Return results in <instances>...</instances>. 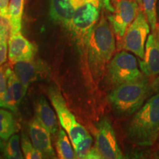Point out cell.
<instances>
[{"label": "cell", "instance_id": "obj_1", "mask_svg": "<svg viewBox=\"0 0 159 159\" xmlns=\"http://www.w3.org/2000/svg\"><path fill=\"white\" fill-rule=\"evenodd\" d=\"M87 49L89 69L94 80L98 81L116 50L114 32L104 13L93 29Z\"/></svg>", "mask_w": 159, "mask_h": 159}, {"label": "cell", "instance_id": "obj_2", "mask_svg": "<svg viewBox=\"0 0 159 159\" xmlns=\"http://www.w3.org/2000/svg\"><path fill=\"white\" fill-rule=\"evenodd\" d=\"M129 142L139 147H150L159 138V92L136 111L126 126Z\"/></svg>", "mask_w": 159, "mask_h": 159}, {"label": "cell", "instance_id": "obj_3", "mask_svg": "<svg viewBox=\"0 0 159 159\" xmlns=\"http://www.w3.org/2000/svg\"><path fill=\"white\" fill-rule=\"evenodd\" d=\"M151 93L150 83L148 77L144 76L115 87L108 94V99L117 116L127 117L136 113Z\"/></svg>", "mask_w": 159, "mask_h": 159}, {"label": "cell", "instance_id": "obj_4", "mask_svg": "<svg viewBox=\"0 0 159 159\" xmlns=\"http://www.w3.org/2000/svg\"><path fill=\"white\" fill-rule=\"evenodd\" d=\"M102 6V0H92L83 3L75 11L67 29L80 45H88Z\"/></svg>", "mask_w": 159, "mask_h": 159}, {"label": "cell", "instance_id": "obj_5", "mask_svg": "<svg viewBox=\"0 0 159 159\" xmlns=\"http://www.w3.org/2000/svg\"><path fill=\"white\" fill-rule=\"evenodd\" d=\"M48 94L52 104L57 112L61 127L69 134L74 148L78 145L89 135L88 131L83 125L77 122L75 115L71 112L66 104L61 91L55 85L51 86L48 91Z\"/></svg>", "mask_w": 159, "mask_h": 159}, {"label": "cell", "instance_id": "obj_6", "mask_svg": "<svg viewBox=\"0 0 159 159\" xmlns=\"http://www.w3.org/2000/svg\"><path fill=\"white\" fill-rule=\"evenodd\" d=\"M107 75L114 87L144 77L139 69L136 58L128 51H121L111 58L107 66Z\"/></svg>", "mask_w": 159, "mask_h": 159}, {"label": "cell", "instance_id": "obj_7", "mask_svg": "<svg viewBox=\"0 0 159 159\" xmlns=\"http://www.w3.org/2000/svg\"><path fill=\"white\" fill-rule=\"evenodd\" d=\"M150 30V25L148 20L142 10L140 9L136 19L125 32L120 43V47L136 55L139 59H143Z\"/></svg>", "mask_w": 159, "mask_h": 159}, {"label": "cell", "instance_id": "obj_8", "mask_svg": "<svg viewBox=\"0 0 159 159\" xmlns=\"http://www.w3.org/2000/svg\"><path fill=\"white\" fill-rule=\"evenodd\" d=\"M140 9V5L136 0H114L113 11L108 19L114 34L119 39H122L124 36Z\"/></svg>", "mask_w": 159, "mask_h": 159}, {"label": "cell", "instance_id": "obj_9", "mask_svg": "<svg viewBox=\"0 0 159 159\" xmlns=\"http://www.w3.org/2000/svg\"><path fill=\"white\" fill-rule=\"evenodd\" d=\"M95 146L102 158H123V154L119 148L114 128L107 118L102 119L97 125Z\"/></svg>", "mask_w": 159, "mask_h": 159}, {"label": "cell", "instance_id": "obj_10", "mask_svg": "<svg viewBox=\"0 0 159 159\" xmlns=\"http://www.w3.org/2000/svg\"><path fill=\"white\" fill-rule=\"evenodd\" d=\"M139 66L148 78H156L159 75V41L156 33L149 35L145 46L144 57L139 59Z\"/></svg>", "mask_w": 159, "mask_h": 159}, {"label": "cell", "instance_id": "obj_11", "mask_svg": "<svg viewBox=\"0 0 159 159\" xmlns=\"http://www.w3.org/2000/svg\"><path fill=\"white\" fill-rule=\"evenodd\" d=\"M29 134L35 148L44 158H55V153L52 146L50 133L36 118L30 122Z\"/></svg>", "mask_w": 159, "mask_h": 159}, {"label": "cell", "instance_id": "obj_12", "mask_svg": "<svg viewBox=\"0 0 159 159\" xmlns=\"http://www.w3.org/2000/svg\"><path fill=\"white\" fill-rule=\"evenodd\" d=\"M36 52L33 43L20 33L11 34L8 39V57L12 63L30 61Z\"/></svg>", "mask_w": 159, "mask_h": 159}, {"label": "cell", "instance_id": "obj_13", "mask_svg": "<svg viewBox=\"0 0 159 159\" xmlns=\"http://www.w3.org/2000/svg\"><path fill=\"white\" fill-rule=\"evenodd\" d=\"M89 1L92 0H50V18L54 22L68 28L76 9Z\"/></svg>", "mask_w": 159, "mask_h": 159}, {"label": "cell", "instance_id": "obj_14", "mask_svg": "<svg viewBox=\"0 0 159 159\" xmlns=\"http://www.w3.org/2000/svg\"><path fill=\"white\" fill-rule=\"evenodd\" d=\"M12 64V69L27 90L31 83L39 80L45 75L44 67L39 62L33 61V59Z\"/></svg>", "mask_w": 159, "mask_h": 159}, {"label": "cell", "instance_id": "obj_15", "mask_svg": "<svg viewBox=\"0 0 159 159\" xmlns=\"http://www.w3.org/2000/svg\"><path fill=\"white\" fill-rule=\"evenodd\" d=\"M7 89L3 108L9 109L16 112L19 108L27 90L24 87L22 83L9 65H7Z\"/></svg>", "mask_w": 159, "mask_h": 159}, {"label": "cell", "instance_id": "obj_16", "mask_svg": "<svg viewBox=\"0 0 159 159\" xmlns=\"http://www.w3.org/2000/svg\"><path fill=\"white\" fill-rule=\"evenodd\" d=\"M35 118L51 134L55 135L58 129L57 116L47 100L43 97L39 99L35 105Z\"/></svg>", "mask_w": 159, "mask_h": 159}, {"label": "cell", "instance_id": "obj_17", "mask_svg": "<svg viewBox=\"0 0 159 159\" xmlns=\"http://www.w3.org/2000/svg\"><path fill=\"white\" fill-rule=\"evenodd\" d=\"M25 0H10L8 12L11 21V34H16L21 30L22 16Z\"/></svg>", "mask_w": 159, "mask_h": 159}, {"label": "cell", "instance_id": "obj_18", "mask_svg": "<svg viewBox=\"0 0 159 159\" xmlns=\"http://www.w3.org/2000/svg\"><path fill=\"white\" fill-rule=\"evenodd\" d=\"M16 130V121L12 113L5 109H0V138L7 141Z\"/></svg>", "mask_w": 159, "mask_h": 159}, {"label": "cell", "instance_id": "obj_19", "mask_svg": "<svg viewBox=\"0 0 159 159\" xmlns=\"http://www.w3.org/2000/svg\"><path fill=\"white\" fill-rule=\"evenodd\" d=\"M56 148L57 156L59 158L72 159L76 158L66 133L65 132V130H63V129H60L58 135H57Z\"/></svg>", "mask_w": 159, "mask_h": 159}, {"label": "cell", "instance_id": "obj_20", "mask_svg": "<svg viewBox=\"0 0 159 159\" xmlns=\"http://www.w3.org/2000/svg\"><path fill=\"white\" fill-rule=\"evenodd\" d=\"M141 9L146 16L152 30L156 33L157 24V0H141Z\"/></svg>", "mask_w": 159, "mask_h": 159}, {"label": "cell", "instance_id": "obj_21", "mask_svg": "<svg viewBox=\"0 0 159 159\" xmlns=\"http://www.w3.org/2000/svg\"><path fill=\"white\" fill-rule=\"evenodd\" d=\"M4 157L8 159H22L23 155L20 148L19 136L13 135L7 141L4 149Z\"/></svg>", "mask_w": 159, "mask_h": 159}, {"label": "cell", "instance_id": "obj_22", "mask_svg": "<svg viewBox=\"0 0 159 159\" xmlns=\"http://www.w3.org/2000/svg\"><path fill=\"white\" fill-rule=\"evenodd\" d=\"M21 150L23 151L24 156L27 159L44 158L43 155L35 148L28 136L25 134H23L21 136Z\"/></svg>", "mask_w": 159, "mask_h": 159}, {"label": "cell", "instance_id": "obj_23", "mask_svg": "<svg viewBox=\"0 0 159 159\" xmlns=\"http://www.w3.org/2000/svg\"><path fill=\"white\" fill-rule=\"evenodd\" d=\"M7 64L0 66V108H3L7 89Z\"/></svg>", "mask_w": 159, "mask_h": 159}, {"label": "cell", "instance_id": "obj_24", "mask_svg": "<svg viewBox=\"0 0 159 159\" xmlns=\"http://www.w3.org/2000/svg\"><path fill=\"white\" fill-rule=\"evenodd\" d=\"M93 139L90 135H88L85 138L79 143L78 145L75 148V156L77 158H85L86 154L91 148Z\"/></svg>", "mask_w": 159, "mask_h": 159}, {"label": "cell", "instance_id": "obj_25", "mask_svg": "<svg viewBox=\"0 0 159 159\" xmlns=\"http://www.w3.org/2000/svg\"><path fill=\"white\" fill-rule=\"evenodd\" d=\"M7 41L0 42V66L6 62L7 55Z\"/></svg>", "mask_w": 159, "mask_h": 159}, {"label": "cell", "instance_id": "obj_26", "mask_svg": "<svg viewBox=\"0 0 159 159\" xmlns=\"http://www.w3.org/2000/svg\"><path fill=\"white\" fill-rule=\"evenodd\" d=\"M86 159H102V156H101L100 153H99V150H97L96 146L93 147L90 149L88 153L85 156Z\"/></svg>", "mask_w": 159, "mask_h": 159}, {"label": "cell", "instance_id": "obj_27", "mask_svg": "<svg viewBox=\"0 0 159 159\" xmlns=\"http://www.w3.org/2000/svg\"><path fill=\"white\" fill-rule=\"evenodd\" d=\"M10 0H0V13L9 14L8 5Z\"/></svg>", "mask_w": 159, "mask_h": 159}, {"label": "cell", "instance_id": "obj_28", "mask_svg": "<svg viewBox=\"0 0 159 159\" xmlns=\"http://www.w3.org/2000/svg\"><path fill=\"white\" fill-rule=\"evenodd\" d=\"M151 91L152 93H158L159 92V75L156 77L150 84Z\"/></svg>", "mask_w": 159, "mask_h": 159}, {"label": "cell", "instance_id": "obj_29", "mask_svg": "<svg viewBox=\"0 0 159 159\" xmlns=\"http://www.w3.org/2000/svg\"><path fill=\"white\" fill-rule=\"evenodd\" d=\"M5 144L2 142V139L0 138V152H3L5 149Z\"/></svg>", "mask_w": 159, "mask_h": 159}, {"label": "cell", "instance_id": "obj_30", "mask_svg": "<svg viewBox=\"0 0 159 159\" xmlns=\"http://www.w3.org/2000/svg\"><path fill=\"white\" fill-rule=\"evenodd\" d=\"M156 34L157 35V38H158V40L159 41V27H158V28H157V32L156 33Z\"/></svg>", "mask_w": 159, "mask_h": 159}, {"label": "cell", "instance_id": "obj_31", "mask_svg": "<svg viewBox=\"0 0 159 159\" xmlns=\"http://www.w3.org/2000/svg\"><path fill=\"white\" fill-rule=\"evenodd\" d=\"M136 1H137L139 2V4H140V2H141V0H136Z\"/></svg>", "mask_w": 159, "mask_h": 159}, {"label": "cell", "instance_id": "obj_32", "mask_svg": "<svg viewBox=\"0 0 159 159\" xmlns=\"http://www.w3.org/2000/svg\"><path fill=\"white\" fill-rule=\"evenodd\" d=\"M0 158H1V156H0Z\"/></svg>", "mask_w": 159, "mask_h": 159}]
</instances>
